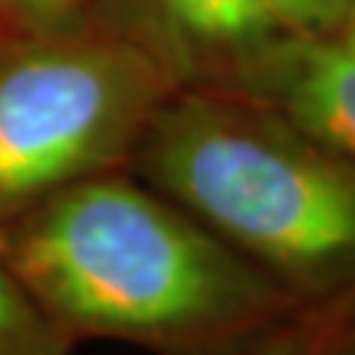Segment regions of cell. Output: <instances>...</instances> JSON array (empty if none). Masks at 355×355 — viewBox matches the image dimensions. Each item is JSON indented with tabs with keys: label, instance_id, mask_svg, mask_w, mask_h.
I'll return each instance as SVG.
<instances>
[{
	"label": "cell",
	"instance_id": "cell-6",
	"mask_svg": "<svg viewBox=\"0 0 355 355\" xmlns=\"http://www.w3.org/2000/svg\"><path fill=\"white\" fill-rule=\"evenodd\" d=\"M76 345L0 266V355H74Z\"/></svg>",
	"mask_w": 355,
	"mask_h": 355
},
{
	"label": "cell",
	"instance_id": "cell-2",
	"mask_svg": "<svg viewBox=\"0 0 355 355\" xmlns=\"http://www.w3.org/2000/svg\"><path fill=\"white\" fill-rule=\"evenodd\" d=\"M129 171L300 303H355V168L271 105L174 89Z\"/></svg>",
	"mask_w": 355,
	"mask_h": 355
},
{
	"label": "cell",
	"instance_id": "cell-8",
	"mask_svg": "<svg viewBox=\"0 0 355 355\" xmlns=\"http://www.w3.org/2000/svg\"><path fill=\"white\" fill-rule=\"evenodd\" d=\"M89 0H0V35H53L87 24Z\"/></svg>",
	"mask_w": 355,
	"mask_h": 355
},
{
	"label": "cell",
	"instance_id": "cell-11",
	"mask_svg": "<svg viewBox=\"0 0 355 355\" xmlns=\"http://www.w3.org/2000/svg\"><path fill=\"white\" fill-rule=\"evenodd\" d=\"M329 355H355V324L350 327V331L345 334L343 340L334 345V350Z\"/></svg>",
	"mask_w": 355,
	"mask_h": 355
},
{
	"label": "cell",
	"instance_id": "cell-4",
	"mask_svg": "<svg viewBox=\"0 0 355 355\" xmlns=\"http://www.w3.org/2000/svg\"><path fill=\"white\" fill-rule=\"evenodd\" d=\"M87 21L124 40L174 87H237L290 37L266 0H89Z\"/></svg>",
	"mask_w": 355,
	"mask_h": 355
},
{
	"label": "cell",
	"instance_id": "cell-3",
	"mask_svg": "<svg viewBox=\"0 0 355 355\" xmlns=\"http://www.w3.org/2000/svg\"><path fill=\"white\" fill-rule=\"evenodd\" d=\"M174 82L87 24L0 35V224L66 187L132 166Z\"/></svg>",
	"mask_w": 355,
	"mask_h": 355
},
{
	"label": "cell",
	"instance_id": "cell-1",
	"mask_svg": "<svg viewBox=\"0 0 355 355\" xmlns=\"http://www.w3.org/2000/svg\"><path fill=\"white\" fill-rule=\"evenodd\" d=\"M0 266L74 345L234 355L305 308L129 168L0 224Z\"/></svg>",
	"mask_w": 355,
	"mask_h": 355
},
{
	"label": "cell",
	"instance_id": "cell-7",
	"mask_svg": "<svg viewBox=\"0 0 355 355\" xmlns=\"http://www.w3.org/2000/svg\"><path fill=\"white\" fill-rule=\"evenodd\" d=\"M355 324V303L305 305L279 329L234 355H329Z\"/></svg>",
	"mask_w": 355,
	"mask_h": 355
},
{
	"label": "cell",
	"instance_id": "cell-10",
	"mask_svg": "<svg viewBox=\"0 0 355 355\" xmlns=\"http://www.w3.org/2000/svg\"><path fill=\"white\" fill-rule=\"evenodd\" d=\"M334 37L343 40L345 45L355 48V0H347V8H345L343 21H340V26H337Z\"/></svg>",
	"mask_w": 355,
	"mask_h": 355
},
{
	"label": "cell",
	"instance_id": "cell-5",
	"mask_svg": "<svg viewBox=\"0 0 355 355\" xmlns=\"http://www.w3.org/2000/svg\"><path fill=\"white\" fill-rule=\"evenodd\" d=\"M232 89L271 105L355 168V48L343 40L287 37Z\"/></svg>",
	"mask_w": 355,
	"mask_h": 355
},
{
	"label": "cell",
	"instance_id": "cell-9",
	"mask_svg": "<svg viewBox=\"0 0 355 355\" xmlns=\"http://www.w3.org/2000/svg\"><path fill=\"white\" fill-rule=\"evenodd\" d=\"M266 6L290 37H324L337 32L347 0H266Z\"/></svg>",
	"mask_w": 355,
	"mask_h": 355
}]
</instances>
